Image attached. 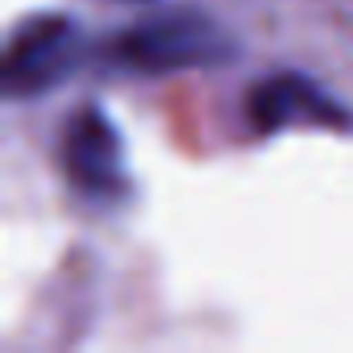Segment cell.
<instances>
[{"label": "cell", "mask_w": 353, "mask_h": 353, "mask_svg": "<svg viewBox=\"0 0 353 353\" xmlns=\"http://www.w3.org/2000/svg\"><path fill=\"white\" fill-rule=\"evenodd\" d=\"M229 50L233 42L208 17H196V13L150 17L112 42V59L137 71H179V67L221 63L229 59Z\"/></svg>", "instance_id": "1"}, {"label": "cell", "mask_w": 353, "mask_h": 353, "mask_svg": "<svg viewBox=\"0 0 353 353\" xmlns=\"http://www.w3.org/2000/svg\"><path fill=\"white\" fill-rule=\"evenodd\" d=\"M79 59V30L71 17H30L13 30L5 50V88L9 96L50 92Z\"/></svg>", "instance_id": "2"}, {"label": "cell", "mask_w": 353, "mask_h": 353, "mask_svg": "<svg viewBox=\"0 0 353 353\" xmlns=\"http://www.w3.org/2000/svg\"><path fill=\"white\" fill-rule=\"evenodd\" d=\"M63 170L71 183L92 196H117L125 188V162H121V137L108 125L104 112L79 108L63 133Z\"/></svg>", "instance_id": "3"}, {"label": "cell", "mask_w": 353, "mask_h": 353, "mask_svg": "<svg viewBox=\"0 0 353 353\" xmlns=\"http://www.w3.org/2000/svg\"><path fill=\"white\" fill-rule=\"evenodd\" d=\"M332 117V104L320 100V92L303 79H270V83H258L254 100H250V117L258 129H279L287 125L291 117Z\"/></svg>", "instance_id": "4"}]
</instances>
